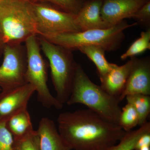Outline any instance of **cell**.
Instances as JSON below:
<instances>
[{"label":"cell","instance_id":"d4e9b609","mask_svg":"<svg viewBox=\"0 0 150 150\" xmlns=\"http://www.w3.org/2000/svg\"><path fill=\"white\" fill-rule=\"evenodd\" d=\"M4 44L3 43V41L0 39V56L3 54V49H4Z\"/></svg>","mask_w":150,"mask_h":150},{"label":"cell","instance_id":"9a60e30c","mask_svg":"<svg viewBox=\"0 0 150 150\" xmlns=\"http://www.w3.org/2000/svg\"><path fill=\"white\" fill-rule=\"evenodd\" d=\"M5 124L13 139L24 137L34 131L27 109L14 115L6 121Z\"/></svg>","mask_w":150,"mask_h":150},{"label":"cell","instance_id":"ac0fdd59","mask_svg":"<svg viewBox=\"0 0 150 150\" xmlns=\"http://www.w3.org/2000/svg\"><path fill=\"white\" fill-rule=\"evenodd\" d=\"M125 98L127 102L133 105L139 115V126L146 123L150 112V96L137 94L129 95Z\"/></svg>","mask_w":150,"mask_h":150},{"label":"cell","instance_id":"30bf717a","mask_svg":"<svg viewBox=\"0 0 150 150\" xmlns=\"http://www.w3.org/2000/svg\"><path fill=\"white\" fill-rule=\"evenodd\" d=\"M149 0H102L101 15L103 20L112 26L127 18L133 17L137 11Z\"/></svg>","mask_w":150,"mask_h":150},{"label":"cell","instance_id":"3957f363","mask_svg":"<svg viewBox=\"0 0 150 150\" xmlns=\"http://www.w3.org/2000/svg\"><path fill=\"white\" fill-rule=\"evenodd\" d=\"M37 35L30 1L0 0V39L4 45L22 44Z\"/></svg>","mask_w":150,"mask_h":150},{"label":"cell","instance_id":"ba28073f","mask_svg":"<svg viewBox=\"0 0 150 150\" xmlns=\"http://www.w3.org/2000/svg\"><path fill=\"white\" fill-rule=\"evenodd\" d=\"M3 54L4 58L0 66V88L1 91L13 89L27 83L25 46L22 44L5 45Z\"/></svg>","mask_w":150,"mask_h":150},{"label":"cell","instance_id":"9c48e42d","mask_svg":"<svg viewBox=\"0 0 150 150\" xmlns=\"http://www.w3.org/2000/svg\"><path fill=\"white\" fill-rule=\"evenodd\" d=\"M35 88L29 83L0 93V123H5L10 118L23 110L28 104Z\"/></svg>","mask_w":150,"mask_h":150},{"label":"cell","instance_id":"5b68a950","mask_svg":"<svg viewBox=\"0 0 150 150\" xmlns=\"http://www.w3.org/2000/svg\"><path fill=\"white\" fill-rule=\"evenodd\" d=\"M40 49L49 61L56 98L64 105L69 99L77 64L72 51L37 35Z\"/></svg>","mask_w":150,"mask_h":150},{"label":"cell","instance_id":"e0dca14e","mask_svg":"<svg viewBox=\"0 0 150 150\" xmlns=\"http://www.w3.org/2000/svg\"><path fill=\"white\" fill-rule=\"evenodd\" d=\"M149 132H150V123L147 121L137 130L126 132L117 144L105 150H135L136 144L140 137Z\"/></svg>","mask_w":150,"mask_h":150},{"label":"cell","instance_id":"4316f807","mask_svg":"<svg viewBox=\"0 0 150 150\" xmlns=\"http://www.w3.org/2000/svg\"><path fill=\"white\" fill-rule=\"evenodd\" d=\"M19 1H31V0H19Z\"/></svg>","mask_w":150,"mask_h":150},{"label":"cell","instance_id":"cb8c5ba5","mask_svg":"<svg viewBox=\"0 0 150 150\" xmlns=\"http://www.w3.org/2000/svg\"><path fill=\"white\" fill-rule=\"evenodd\" d=\"M132 18L141 23H149L150 21V1L149 0L135 13Z\"/></svg>","mask_w":150,"mask_h":150},{"label":"cell","instance_id":"5bb4252c","mask_svg":"<svg viewBox=\"0 0 150 150\" xmlns=\"http://www.w3.org/2000/svg\"><path fill=\"white\" fill-rule=\"evenodd\" d=\"M40 150H71L59 134L53 120L48 117L40 119L36 130Z\"/></svg>","mask_w":150,"mask_h":150},{"label":"cell","instance_id":"d6986e66","mask_svg":"<svg viewBox=\"0 0 150 150\" xmlns=\"http://www.w3.org/2000/svg\"><path fill=\"white\" fill-rule=\"evenodd\" d=\"M150 49V29L142 31L140 37L135 40L127 49V51L121 55L122 60L128 58L135 57L145 51Z\"/></svg>","mask_w":150,"mask_h":150},{"label":"cell","instance_id":"484cf974","mask_svg":"<svg viewBox=\"0 0 150 150\" xmlns=\"http://www.w3.org/2000/svg\"><path fill=\"white\" fill-rule=\"evenodd\" d=\"M137 150H150V145L143 146Z\"/></svg>","mask_w":150,"mask_h":150},{"label":"cell","instance_id":"8992f818","mask_svg":"<svg viewBox=\"0 0 150 150\" xmlns=\"http://www.w3.org/2000/svg\"><path fill=\"white\" fill-rule=\"evenodd\" d=\"M27 57L25 80L34 87L37 99L43 107L62 109L64 105L52 95L47 84L48 75L45 61L41 53L37 35H33L25 42Z\"/></svg>","mask_w":150,"mask_h":150},{"label":"cell","instance_id":"83f0119b","mask_svg":"<svg viewBox=\"0 0 150 150\" xmlns=\"http://www.w3.org/2000/svg\"><path fill=\"white\" fill-rule=\"evenodd\" d=\"M1 88H0V92H1Z\"/></svg>","mask_w":150,"mask_h":150},{"label":"cell","instance_id":"4fadbf2b","mask_svg":"<svg viewBox=\"0 0 150 150\" xmlns=\"http://www.w3.org/2000/svg\"><path fill=\"white\" fill-rule=\"evenodd\" d=\"M102 0H91L84 3L75 17V22L82 31L106 29L111 27L105 22L101 15Z\"/></svg>","mask_w":150,"mask_h":150},{"label":"cell","instance_id":"277c9868","mask_svg":"<svg viewBox=\"0 0 150 150\" xmlns=\"http://www.w3.org/2000/svg\"><path fill=\"white\" fill-rule=\"evenodd\" d=\"M124 20L106 29L38 35L51 43L72 51L83 46H96L105 51H115L121 46L127 28L137 25Z\"/></svg>","mask_w":150,"mask_h":150},{"label":"cell","instance_id":"8fae6325","mask_svg":"<svg viewBox=\"0 0 150 150\" xmlns=\"http://www.w3.org/2000/svg\"><path fill=\"white\" fill-rule=\"evenodd\" d=\"M137 94L150 95V62L149 59L136 58L119 100L121 101L127 96Z\"/></svg>","mask_w":150,"mask_h":150},{"label":"cell","instance_id":"603a6c76","mask_svg":"<svg viewBox=\"0 0 150 150\" xmlns=\"http://www.w3.org/2000/svg\"><path fill=\"white\" fill-rule=\"evenodd\" d=\"M13 138L6 127L5 123H0V150H13Z\"/></svg>","mask_w":150,"mask_h":150},{"label":"cell","instance_id":"7402d4cb","mask_svg":"<svg viewBox=\"0 0 150 150\" xmlns=\"http://www.w3.org/2000/svg\"><path fill=\"white\" fill-rule=\"evenodd\" d=\"M31 1L51 3L62 11L75 15L77 14L84 4L83 0H31Z\"/></svg>","mask_w":150,"mask_h":150},{"label":"cell","instance_id":"6da1fadb","mask_svg":"<svg viewBox=\"0 0 150 150\" xmlns=\"http://www.w3.org/2000/svg\"><path fill=\"white\" fill-rule=\"evenodd\" d=\"M57 121L59 134L71 150H105L126 133L88 108L62 112Z\"/></svg>","mask_w":150,"mask_h":150},{"label":"cell","instance_id":"52a82bcc","mask_svg":"<svg viewBox=\"0 0 150 150\" xmlns=\"http://www.w3.org/2000/svg\"><path fill=\"white\" fill-rule=\"evenodd\" d=\"M37 35L81 31L75 22V15L60 10L46 3L30 1Z\"/></svg>","mask_w":150,"mask_h":150},{"label":"cell","instance_id":"ffe728a7","mask_svg":"<svg viewBox=\"0 0 150 150\" xmlns=\"http://www.w3.org/2000/svg\"><path fill=\"white\" fill-rule=\"evenodd\" d=\"M118 125L126 132L131 131L139 125V115L131 103L127 102L121 108Z\"/></svg>","mask_w":150,"mask_h":150},{"label":"cell","instance_id":"7c38bea8","mask_svg":"<svg viewBox=\"0 0 150 150\" xmlns=\"http://www.w3.org/2000/svg\"><path fill=\"white\" fill-rule=\"evenodd\" d=\"M135 59L136 57L130 58L129 61L122 66L113 64L110 71L100 79L101 82L100 86L104 90L119 100L126 87Z\"/></svg>","mask_w":150,"mask_h":150},{"label":"cell","instance_id":"7a4b0ae2","mask_svg":"<svg viewBox=\"0 0 150 150\" xmlns=\"http://www.w3.org/2000/svg\"><path fill=\"white\" fill-rule=\"evenodd\" d=\"M119 99L94 83L80 65H77L68 105L81 104L108 121L118 125L121 108Z\"/></svg>","mask_w":150,"mask_h":150},{"label":"cell","instance_id":"2e32d148","mask_svg":"<svg viewBox=\"0 0 150 150\" xmlns=\"http://www.w3.org/2000/svg\"><path fill=\"white\" fill-rule=\"evenodd\" d=\"M85 54L95 65L97 69L99 79L104 76L110 71L113 64L108 62L105 57V50L96 46H86L78 49Z\"/></svg>","mask_w":150,"mask_h":150},{"label":"cell","instance_id":"44dd1931","mask_svg":"<svg viewBox=\"0 0 150 150\" xmlns=\"http://www.w3.org/2000/svg\"><path fill=\"white\" fill-rule=\"evenodd\" d=\"M13 150H40L37 131L21 138L13 139Z\"/></svg>","mask_w":150,"mask_h":150}]
</instances>
